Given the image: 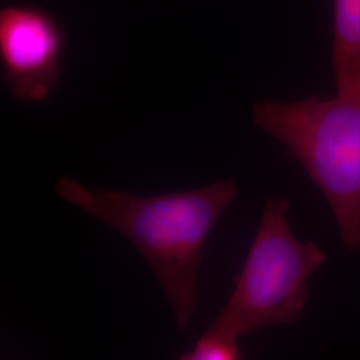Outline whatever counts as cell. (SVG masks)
Listing matches in <instances>:
<instances>
[{
  "mask_svg": "<svg viewBox=\"0 0 360 360\" xmlns=\"http://www.w3.org/2000/svg\"><path fill=\"white\" fill-rule=\"evenodd\" d=\"M58 198L122 233L154 271L184 333L198 309L203 247L220 217L238 198L235 180L181 193L138 196L90 190L72 178L55 184Z\"/></svg>",
  "mask_w": 360,
  "mask_h": 360,
  "instance_id": "6da1fadb",
  "label": "cell"
},
{
  "mask_svg": "<svg viewBox=\"0 0 360 360\" xmlns=\"http://www.w3.org/2000/svg\"><path fill=\"white\" fill-rule=\"evenodd\" d=\"M252 123L304 168L331 208L343 245L359 251L360 91L255 103Z\"/></svg>",
  "mask_w": 360,
  "mask_h": 360,
  "instance_id": "7a4b0ae2",
  "label": "cell"
},
{
  "mask_svg": "<svg viewBox=\"0 0 360 360\" xmlns=\"http://www.w3.org/2000/svg\"><path fill=\"white\" fill-rule=\"evenodd\" d=\"M290 203L271 198L235 288L208 328L240 339L270 326L295 324L309 302L311 276L327 262L314 242H302L288 221Z\"/></svg>",
  "mask_w": 360,
  "mask_h": 360,
  "instance_id": "3957f363",
  "label": "cell"
},
{
  "mask_svg": "<svg viewBox=\"0 0 360 360\" xmlns=\"http://www.w3.org/2000/svg\"><path fill=\"white\" fill-rule=\"evenodd\" d=\"M63 35L58 22L28 6L0 13V58L4 83L20 102L46 101L60 80Z\"/></svg>",
  "mask_w": 360,
  "mask_h": 360,
  "instance_id": "277c9868",
  "label": "cell"
},
{
  "mask_svg": "<svg viewBox=\"0 0 360 360\" xmlns=\"http://www.w3.org/2000/svg\"><path fill=\"white\" fill-rule=\"evenodd\" d=\"M331 65L336 92L360 91V0H334Z\"/></svg>",
  "mask_w": 360,
  "mask_h": 360,
  "instance_id": "5b68a950",
  "label": "cell"
},
{
  "mask_svg": "<svg viewBox=\"0 0 360 360\" xmlns=\"http://www.w3.org/2000/svg\"><path fill=\"white\" fill-rule=\"evenodd\" d=\"M243 358L239 339L207 328L193 347L184 352L181 360H238Z\"/></svg>",
  "mask_w": 360,
  "mask_h": 360,
  "instance_id": "8992f818",
  "label": "cell"
}]
</instances>
